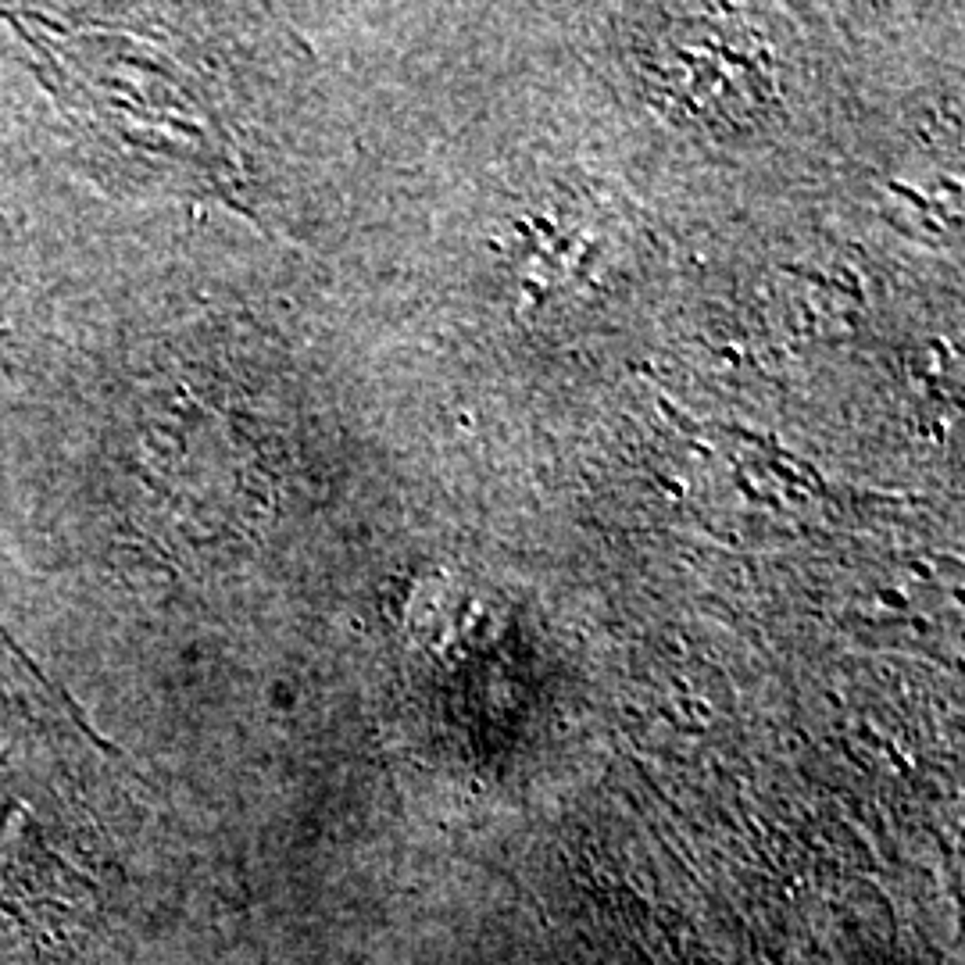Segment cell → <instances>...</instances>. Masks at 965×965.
I'll use <instances>...</instances> for the list:
<instances>
[{"label":"cell","mask_w":965,"mask_h":965,"mask_svg":"<svg viewBox=\"0 0 965 965\" xmlns=\"http://www.w3.org/2000/svg\"><path fill=\"white\" fill-rule=\"evenodd\" d=\"M779 272H790V276H797V280H808V283H815V287L837 290V293H851L855 300H862V290H859V287H851V283H841V280H830V276H823V272H815V269H808V265L783 262V265H779Z\"/></svg>","instance_id":"6da1fadb"},{"label":"cell","mask_w":965,"mask_h":965,"mask_svg":"<svg viewBox=\"0 0 965 965\" xmlns=\"http://www.w3.org/2000/svg\"><path fill=\"white\" fill-rule=\"evenodd\" d=\"M658 408H662V415H669V422H673V426H679L686 437H697V433H701V422H690V418H686V415L676 408L669 397H658Z\"/></svg>","instance_id":"7a4b0ae2"},{"label":"cell","mask_w":965,"mask_h":965,"mask_svg":"<svg viewBox=\"0 0 965 965\" xmlns=\"http://www.w3.org/2000/svg\"><path fill=\"white\" fill-rule=\"evenodd\" d=\"M887 187H890V193H897V197H905L908 204H915V207H923V211H937V215H944V211H941V207H937V204H933V200H930L926 193H915V190H912V187H905V183H897V179H890Z\"/></svg>","instance_id":"3957f363"},{"label":"cell","mask_w":965,"mask_h":965,"mask_svg":"<svg viewBox=\"0 0 965 965\" xmlns=\"http://www.w3.org/2000/svg\"><path fill=\"white\" fill-rule=\"evenodd\" d=\"M737 486H740V493H744V497H748L751 504H769V508H776V504H779L776 497H766V493H758V490H755L751 482L744 480V473H740V465H737Z\"/></svg>","instance_id":"277c9868"},{"label":"cell","mask_w":965,"mask_h":965,"mask_svg":"<svg viewBox=\"0 0 965 965\" xmlns=\"http://www.w3.org/2000/svg\"><path fill=\"white\" fill-rule=\"evenodd\" d=\"M529 225H537L544 236H558V229H555V222H547V218H540V215H529Z\"/></svg>","instance_id":"5b68a950"},{"label":"cell","mask_w":965,"mask_h":965,"mask_svg":"<svg viewBox=\"0 0 965 965\" xmlns=\"http://www.w3.org/2000/svg\"><path fill=\"white\" fill-rule=\"evenodd\" d=\"M879 601H883V604H894V608H905V604H908L905 593H894V590H879Z\"/></svg>","instance_id":"8992f818"},{"label":"cell","mask_w":965,"mask_h":965,"mask_svg":"<svg viewBox=\"0 0 965 965\" xmlns=\"http://www.w3.org/2000/svg\"><path fill=\"white\" fill-rule=\"evenodd\" d=\"M719 358H726L730 365H740V362H744V358H740L737 351H730V347H726V351H719Z\"/></svg>","instance_id":"52a82bcc"},{"label":"cell","mask_w":965,"mask_h":965,"mask_svg":"<svg viewBox=\"0 0 965 965\" xmlns=\"http://www.w3.org/2000/svg\"><path fill=\"white\" fill-rule=\"evenodd\" d=\"M515 229H519L522 236H533V225H529V222H522V218H515Z\"/></svg>","instance_id":"ba28073f"}]
</instances>
